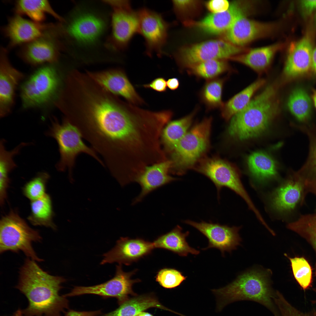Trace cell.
<instances>
[{"instance_id":"cell-47","label":"cell","mask_w":316,"mask_h":316,"mask_svg":"<svg viewBox=\"0 0 316 316\" xmlns=\"http://www.w3.org/2000/svg\"><path fill=\"white\" fill-rule=\"evenodd\" d=\"M167 86L170 90H175L177 89L179 85L178 80L176 78L169 79L166 81Z\"/></svg>"},{"instance_id":"cell-26","label":"cell","mask_w":316,"mask_h":316,"mask_svg":"<svg viewBox=\"0 0 316 316\" xmlns=\"http://www.w3.org/2000/svg\"><path fill=\"white\" fill-rule=\"evenodd\" d=\"M309 141V154L304 164L296 173L303 182L307 194H314L316 189V126L298 127Z\"/></svg>"},{"instance_id":"cell-9","label":"cell","mask_w":316,"mask_h":316,"mask_svg":"<svg viewBox=\"0 0 316 316\" xmlns=\"http://www.w3.org/2000/svg\"><path fill=\"white\" fill-rule=\"evenodd\" d=\"M193 169L213 183L218 195L222 188H228L241 196L255 214H259L242 184L238 171L231 164L217 157L202 158Z\"/></svg>"},{"instance_id":"cell-43","label":"cell","mask_w":316,"mask_h":316,"mask_svg":"<svg viewBox=\"0 0 316 316\" xmlns=\"http://www.w3.org/2000/svg\"><path fill=\"white\" fill-rule=\"evenodd\" d=\"M230 4L226 0H212L209 1L207 4L208 9L213 13L224 12L229 8Z\"/></svg>"},{"instance_id":"cell-4","label":"cell","mask_w":316,"mask_h":316,"mask_svg":"<svg viewBox=\"0 0 316 316\" xmlns=\"http://www.w3.org/2000/svg\"><path fill=\"white\" fill-rule=\"evenodd\" d=\"M212 291L218 298L220 310L233 302L248 300L263 305L274 316H279L274 300L276 293L272 290L265 272L256 270L246 272L227 286Z\"/></svg>"},{"instance_id":"cell-15","label":"cell","mask_w":316,"mask_h":316,"mask_svg":"<svg viewBox=\"0 0 316 316\" xmlns=\"http://www.w3.org/2000/svg\"><path fill=\"white\" fill-rule=\"evenodd\" d=\"M184 222L195 228L208 239V245L202 248V250L216 248L224 255L225 252H230L236 249L241 241L238 234L239 227H230L211 222L202 221L198 223L186 220Z\"/></svg>"},{"instance_id":"cell-22","label":"cell","mask_w":316,"mask_h":316,"mask_svg":"<svg viewBox=\"0 0 316 316\" xmlns=\"http://www.w3.org/2000/svg\"><path fill=\"white\" fill-rule=\"evenodd\" d=\"M312 51L311 42L306 37L290 45L282 74L284 81L310 75Z\"/></svg>"},{"instance_id":"cell-24","label":"cell","mask_w":316,"mask_h":316,"mask_svg":"<svg viewBox=\"0 0 316 316\" xmlns=\"http://www.w3.org/2000/svg\"><path fill=\"white\" fill-rule=\"evenodd\" d=\"M251 5L250 2L234 1L230 4L226 11L209 14L196 23V25L210 34L216 35L226 32L238 18L248 13Z\"/></svg>"},{"instance_id":"cell-29","label":"cell","mask_w":316,"mask_h":316,"mask_svg":"<svg viewBox=\"0 0 316 316\" xmlns=\"http://www.w3.org/2000/svg\"><path fill=\"white\" fill-rule=\"evenodd\" d=\"M282 47L281 44L276 43L254 49L229 59L243 63L257 72H262L268 67L274 55Z\"/></svg>"},{"instance_id":"cell-1","label":"cell","mask_w":316,"mask_h":316,"mask_svg":"<svg viewBox=\"0 0 316 316\" xmlns=\"http://www.w3.org/2000/svg\"><path fill=\"white\" fill-rule=\"evenodd\" d=\"M77 127L109 171L121 168L140 154L149 130L142 109L118 100L95 106Z\"/></svg>"},{"instance_id":"cell-39","label":"cell","mask_w":316,"mask_h":316,"mask_svg":"<svg viewBox=\"0 0 316 316\" xmlns=\"http://www.w3.org/2000/svg\"><path fill=\"white\" fill-rule=\"evenodd\" d=\"M224 79L215 78L208 80L200 93L202 101L209 109L221 108L224 103L222 100Z\"/></svg>"},{"instance_id":"cell-17","label":"cell","mask_w":316,"mask_h":316,"mask_svg":"<svg viewBox=\"0 0 316 316\" xmlns=\"http://www.w3.org/2000/svg\"><path fill=\"white\" fill-rule=\"evenodd\" d=\"M53 23H39L16 14L9 19L2 32L9 40L8 47L24 45L43 36L50 30Z\"/></svg>"},{"instance_id":"cell-49","label":"cell","mask_w":316,"mask_h":316,"mask_svg":"<svg viewBox=\"0 0 316 316\" xmlns=\"http://www.w3.org/2000/svg\"><path fill=\"white\" fill-rule=\"evenodd\" d=\"M311 97L314 107L316 109V89H312Z\"/></svg>"},{"instance_id":"cell-18","label":"cell","mask_w":316,"mask_h":316,"mask_svg":"<svg viewBox=\"0 0 316 316\" xmlns=\"http://www.w3.org/2000/svg\"><path fill=\"white\" fill-rule=\"evenodd\" d=\"M105 23L100 17L90 13L76 15L67 25L59 24L60 35H67L81 43L87 44L95 41L102 34Z\"/></svg>"},{"instance_id":"cell-11","label":"cell","mask_w":316,"mask_h":316,"mask_svg":"<svg viewBox=\"0 0 316 316\" xmlns=\"http://www.w3.org/2000/svg\"><path fill=\"white\" fill-rule=\"evenodd\" d=\"M137 271L135 269L125 272L122 269V265L119 264L116 266L114 276L110 280L93 286H75L70 293L63 296L67 297L93 294L104 297H114L120 305L129 299V295L136 296L133 290L132 286L140 280L138 279H132L131 277Z\"/></svg>"},{"instance_id":"cell-20","label":"cell","mask_w":316,"mask_h":316,"mask_svg":"<svg viewBox=\"0 0 316 316\" xmlns=\"http://www.w3.org/2000/svg\"><path fill=\"white\" fill-rule=\"evenodd\" d=\"M0 57V116L4 117L13 106L16 88L23 74L10 63L7 50L2 47Z\"/></svg>"},{"instance_id":"cell-48","label":"cell","mask_w":316,"mask_h":316,"mask_svg":"<svg viewBox=\"0 0 316 316\" xmlns=\"http://www.w3.org/2000/svg\"><path fill=\"white\" fill-rule=\"evenodd\" d=\"M311 68L312 73L316 75V47L312 51Z\"/></svg>"},{"instance_id":"cell-25","label":"cell","mask_w":316,"mask_h":316,"mask_svg":"<svg viewBox=\"0 0 316 316\" xmlns=\"http://www.w3.org/2000/svg\"><path fill=\"white\" fill-rule=\"evenodd\" d=\"M171 162L169 159L147 166L135 182L140 186L141 191L133 200L135 204L140 202L149 193L156 189L177 180L171 176Z\"/></svg>"},{"instance_id":"cell-28","label":"cell","mask_w":316,"mask_h":316,"mask_svg":"<svg viewBox=\"0 0 316 316\" xmlns=\"http://www.w3.org/2000/svg\"><path fill=\"white\" fill-rule=\"evenodd\" d=\"M196 111L180 119L169 121L164 128L161 135V143L167 157L188 131Z\"/></svg>"},{"instance_id":"cell-14","label":"cell","mask_w":316,"mask_h":316,"mask_svg":"<svg viewBox=\"0 0 316 316\" xmlns=\"http://www.w3.org/2000/svg\"><path fill=\"white\" fill-rule=\"evenodd\" d=\"M59 37L56 32L52 29L41 37L23 45L19 56L23 61L32 66L56 63L62 47Z\"/></svg>"},{"instance_id":"cell-8","label":"cell","mask_w":316,"mask_h":316,"mask_svg":"<svg viewBox=\"0 0 316 316\" xmlns=\"http://www.w3.org/2000/svg\"><path fill=\"white\" fill-rule=\"evenodd\" d=\"M54 64L40 68L22 85L20 96L23 108L40 107L51 101L53 102L61 84Z\"/></svg>"},{"instance_id":"cell-3","label":"cell","mask_w":316,"mask_h":316,"mask_svg":"<svg viewBox=\"0 0 316 316\" xmlns=\"http://www.w3.org/2000/svg\"><path fill=\"white\" fill-rule=\"evenodd\" d=\"M279 109L276 87L269 85L231 118L229 133L241 140L257 137L276 117Z\"/></svg>"},{"instance_id":"cell-31","label":"cell","mask_w":316,"mask_h":316,"mask_svg":"<svg viewBox=\"0 0 316 316\" xmlns=\"http://www.w3.org/2000/svg\"><path fill=\"white\" fill-rule=\"evenodd\" d=\"M151 308H156L176 312L162 304L152 294L135 296L120 305L115 310L100 316H135Z\"/></svg>"},{"instance_id":"cell-30","label":"cell","mask_w":316,"mask_h":316,"mask_svg":"<svg viewBox=\"0 0 316 316\" xmlns=\"http://www.w3.org/2000/svg\"><path fill=\"white\" fill-rule=\"evenodd\" d=\"M14 4L16 14L26 16L35 22L42 23L46 19L47 14L61 22L64 21V19L54 10L47 0H17Z\"/></svg>"},{"instance_id":"cell-53","label":"cell","mask_w":316,"mask_h":316,"mask_svg":"<svg viewBox=\"0 0 316 316\" xmlns=\"http://www.w3.org/2000/svg\"><path fill=\"white\" fill-rule=\"evenodd\" d=\"M314 194L316 195V189Z\"/></svg>"},{"instance_id":"cell-6","label":"cell","mask_w":316,"mask_h":316,"mask_svg":"<svg viewBox=\"0 0 316 316\" xmlns=\"http://www.w3.org/2000/svg\"><path fill=\"white\" fill-rule=\"evenodd\" d=\"M212 121L211 117L207 118L195 125L168 156L170 174L183 175L202 158L209 147Z\"/></svg>"},{"instance_id":"cell-21","label":"cell","mask_w":316,"mask_h":316,"mask_svg":"<svg viewBox=\"0 0 316 316\" xmlns=\"http://www.w3.org/2000/svg\"><path fill=\"white\" fill-rule=\"evenodd\" d=\"M278 28L277 23L256 21L243 16L234 22L226 32V37L233 44L241 46L257 39L270 35Z\"/></svg>"},{"instance_id":"cell-32","label":"cell","mask_w":316,"mask_h":316,"mask_svg":"<svg viewBox=\"0 0 316 316\" xmlns=\"http://www.w3.org/2000/svg\"><path fill=\"white\" fill-rule=\"evenodd\" d=\"M265 82V80L263 79L257 80L224 103L221 108L222 117L228 121L241 111L250 101L254 94Z\"/></svg>"},{"instance_id":"cell-37","label":"cell","mask_w":316,"mask_h":316,"mask_svg":"<svg viewBox=\"0 0 316 316\" xmlns=\"http://www.w3.org/2000/svg\"><path fill=\"white\" fill-rule=\"evenodd\" d=\"M287 227L305 239L314 249L316 256V213L300 215ZM315 273L316 276V260Z\"/></svg>"},{"instance_id":"cell-44","label":"cell","mask_w":316,"mask_h":316,"mask_svg":"<svg viewBox=\"0 0 316 316\" xmlns=\"http://www.w3.org/2000/svg\"><path fill=\"white\" fill-rule=\"evenodd\" d=\"M143 86L145 88H150L159 92H164L166 90V82L163 78H158L154 79L150 83L144 85Z\"/></svg>"},{"instance_id":"cell-46","label":"cell","mask_w":316,"mask_h":316,"mask_svg":"<svg viewBox=\"0 0 316 316\" xmlns=\"http://www.w3.org/2000/svg\"><path fill=\"white\" fill-rule=\"evenodd\" d=\"M301 3L302 6L308 13L316 8V0H303L301 1Z\"/></svg>"},{"instance_id":"cell-54","label":"cell","mask_w":316,"mask_h":316,"mask_svg":"<svg viewBox=\"0 0 316 316\" xmlns=\"http://www.w3.org/2000/svg\"><path fill=\"white\" fill-rule=\"evenodd\" d=\"M315 20H316V16H315Z\"/></svg>"},{"instance_id":"cell-12","label":"cell","mask_w":316,"mask_h":316,"mask_svg":"<svg viewBox=\"0 0 316 316\" xmlns=\"http://www.w3.org/2000/svg\"><path fill=\"white\" fill-rule=\"evenodd\" d=\"M137 11L138 33L144 40L146 54L152 56L155 53L161 56L166 44L170 24L161 14L146 7L141 8Z\"/></svg>"},{"instance_id":"cell-50","label":"cell","mask_w":316,"mask_h":316,"mask_svg":"<svg viewBox=\"0 0 316 316\" xmlns=\"http://www.w3.org/2000/svg\"><path fill=\"white\" fill-rule=\"evenodd\" d=\"M135 316H153L151 314L148 312H140Z\"/></svg>"},{"instance_id":"cell-2","label":"cell","mask_w":316,"mask_h":316,"mask_svg":"<svg viewBox=\"0 0 316 316\" xmlns=\"http://www.w3.org/2000/svg\"><path fill=\"white\" fill-rule=\"evenodd\" d=\"M16 288L27 298V307L23 316H61L68 307V302L59 291L66 281L62 277L50 275L29 258L26 259L19 272Z\"/></svg>"},{"instance_id":"cell-13","label":"cell","mask_w":316,"mask_h":316,"mask_svg":"<svg viewBox=\"0 0 316 316\" xmlns=\"http://www.w3.org/2000/svg\"><path fill=\"white\" fill-rule=\"evenodd\" d=\"M244 50L223 40H211L182 49L176 59L180 65L188 68L208 60L229 59Z\"/></svg>"},{"instance_id":"cell-36","label":"cell","mask_w":316,"mask_h":316,"mask_svg":"<svg viewBox=\"0 0 316 316\" xmlns=\"http://www.w3.org/2000/svg\"><path fill=\"white\" fill-rule=\"evenodd\" d=\"M53 212L50 196L46 194L42 197L31 201V213L28 217L33 225L44 226L56 229L53 221Z\"/></svg>"},{"instance_id":"cell-16","label":"cell","mask_w":316,"mask_h":316,"mask_svg":"<svg viewBox=\"0 0 316 316\" xmlns=\"http://www.w3.org/2000/svg\"><path fill=\"white\" fill-rule=\"evenodd\" d=\"M307 194L303 183L296 172H293L272 193L271 204L277 212L289 213L304 204Z\"/></svg>"},{"instance_id":"cell-45","label":"cell","mask_w":316,"mask_h":316,"mask_svg":"<svg viewBox=\"0 0 316 316\" xmlns=\"http://www.w3.org/2000/svg\"><path fill=\"white\" fill-rule=\"evenodd\" d=\"M101 313L100 310L92 311H78L70 310L66 312L65 316H98Z\"/></svg>"},{"instance_id":"cell-35","label":"cell","mask_w":316,"mask_h":316,"mask_svg":"<svg viewBox=\"0 0 316 316\" xmlns=\"http://www.w3.org/2000/svg\"><path fill=\"white\" fill-rule=\"evenodd\" d=\"M5 140H1L0 144V196H7V190L9 183V173L17 166L13 157L20 152L23 147L30 145L31 142H22L13 149L8 151L5 147Z\"/></svg>"},{"instance_id":"cell-23","label":"cell","mask_w":316,"mask_h":316,"mask_svg":"<svg viewBox=\"0 0 316 316\" xmlns=\"http://www.w3.org/2000/svg\"><path fill=\"white\" fill-rule=\"evenodd\" d=\"M87 75L106 91L114 95L121 96L133 103L142 100L123 72L118 69L87 71Z\"/></svg>"},{"instance_id":"cell-5","label":"cell","mask_w":316,"mask_h":316,"mask_svg":"<svg viewBox=\"0 0 316 316\" xmlns=\"http://www.w3.org/2000/svg\"><path fill=\"white\" fill-rule=\"evenodd\" d=\"M51 122L45 134L54 138L58 144L60 158L55 166L58 171L67 170L69 177L72 178L76 158L81 153L90 156L105 166L103 161L94 149L84 142L82 135L76 126L65 118L60 122L53 117Z\"/></svg>"},{"instance_id":"cell-27","label":"cell","mask_w":316,"mask_h":316,"mask_svg":"<svg viewBox=\"0 0 316 316\" xmlns=\"http://www.w3.org/2000/svg\"><path fill=\"white\" fill-rule=\"evenodd\" d=\"M182 231V227L177 225L171 231L159 236L153 242L154 248L166 249L182 257L189 254H199L200 251L191 247L186 241L189 232L183 233Z\"/></svg>"},{"instance_id":"cell-34","label":"cell","mask_w":316,"mask_h":316,"mask_svg":"<svg viewBox=\"0 0 316 316\" xmlns=\"http://www.w3.org/2000/svg\"><path fill=\"white\" fill-rule=\"evenodd\" d=\"M287 105L291 113L299 122L306 123L310 120L312 101L303 88L298 87L292 91L288 97Z\"/></svg>"},{"instance_id":"cell-10","label":"cell","mask_w":316,"mask_h":316,"mask_svg":"<svg viewBox=\"0 0 316 316\" xmlns=\"http://www.w3.org/2000/svg\"><path fill=\"white\" fill-rule=\"evenodd\" d=\"M104 2L112 9L111 32L107 46L115 51L126 48L133 36L139 32L137 11L133 9L129 0H107Z\"/></svg>"},{"instance_id":"cell-40","label":"cell","mask_w":316,"mask_h":316,"mask_svg":"<svg viewBox=\"0 0 316 316\" xmlns=\"http://www.w3.org/2000/svg\"><path fill=\"white\" fill-rule=\"evenodd\" d=\"M285 255L290 261L293 276L302 289L305 291L312 287V269L308 260L303 257L291 258Z\"/></svg>"},{"instance_id":"cell-52","label":"cell","mask_w":316,"mask_h":316,"mask_svg":"<svg viewBox=\"0 0 316 316\" xmlns=\"http://www.w3.org/2000/svg\"><path fill=\"white\" fill-rule=\"evenodd\" d=\"M313 290L316 293V288H313ZM314 303H316V301H314Z\"/></svg>"},{"instance_id":"cell-41","label":"cell","mask_w":316,"mask_h":316,"mask_svg":"<svg viewBox=\"0 0 316 316\" xmlns=\"http://www.w3.org/2000/svg\"><path fill=\"white\" fill-rule=\"evenodd\" d=\"M49 177L46 172H41L26 183L23 188L25 196L31 201L39 199L45 193L47 183Z\"/></svg>"},{"instance_id":"cell-19","label":"cell","mask_w":316,"mask_h":316,"mask_svg":"<svg viewBox=\"0 0 316 316\" xmlns=\"http://www.w3.org/2000/svg\"><path fill=\"white\" fill-rule=\"evenodd\" d=\"M154 248L153 242L140 238L121 237L113 248L103 255L101 264L116 262L129 265L150 254Z\"/></svg>"},{"instance_id":"cell-7","label":"cell","mask_w":316,"mask_h":316,"mask_svg":"<svg viewBox=\"0 0 316 316\" xmlns=\"http://www.w3.org/2000/svg\"><path fill=\"white\" fill-rule=\"evenodd\" d=\"M42 239L39 232L30 228L14 211L3 217L0 222V253L20 251L32 260L41 262L32 247L33 242Z\"/></svg>"},{"instance_id":"cell-33","label":"cell","mask_w":316,"mask_h":316,"mask_svg":"<svg viewBox=\"0 0 316 316\" xmlns=\"http://www.w3.org/2000/svg\"><path fill=\"white\" fill-rule=\"evenodd\" d=\"M248 164L252 175L259 181L273 178L277 174L275 162L265 153L257 152L252 153L248 157Z\"/></svg>"},{"instance_id":"cell-51","label":"cell","mask_w":316,"mask_h":316,"mask_svg":"<svg viewBox=\"0 0 316 316\" xmlns=\"http://www.w3.org/2000/svg\"><path fill=\"white\" fill-rule=\"evenodd\" d=\"M13 316H23L22 310L18 309L14 313Z\"/></svg>"},{"instance_id":"cell-38","label":"cell","mask_w":316,"mask_h":316,"mask_svg":"<svg viewBox=\"0 0 316 316\" xmlns=\"http://www.w3.org/2000/svg\"><path fill=\"white\" fill-rule=\"evenodd\" d=\"M188 68V72L190 74L208 80L217 78L229 69L227 63L221 59L207 61Z\"/></svg>"},{"instance_id":"cell-42","label":"cell","mask_w":316,"mask_h":316,"mask_svg":"<svg viewBox=\"0 0 316 316\" xmlns=\"http://www.w3.org/2000/svg\"><path fill=\"white\" fill-rule=\"evenodd\" d=\"M187 277L178 270L173 268H164L159 270L155 277L156 281L167 288H176Z\"/></svg>"}]
</instances>
